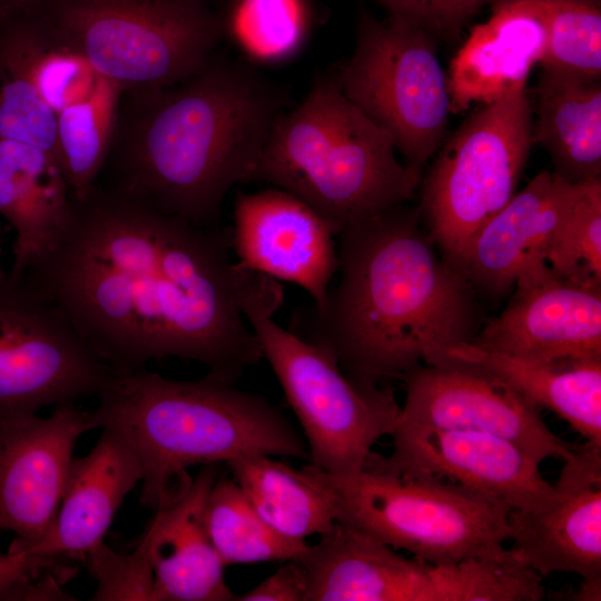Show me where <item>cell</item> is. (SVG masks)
Here are the masks:
<instances>
[{"instance_id":"277c9868","label":"cell","mask_w":601,"mask_h":601,"mask_svg":"<svg viewBox=\"0 0 601 601\" xmlns=\"http://www.w3.org/2000/svg\"><path fill=\"white\" fill-rule=\"evenodd\" d=\"M207 374L194 381L146 368L114 373L97 395L99 428L118 430L142 467L140 502L158 510L191 484L194 465L246 455L309 460L306 442L264 396Z\"/></svg>"},{"instance_id":"83f0119b","label":"cell","mask_w":601,"mask_h":601,"mask_svg":"<svg viewBox=\"0 0 601 601\" xmlns=\"http://www.w3.org/2000/svg\"><path fill=\"white\" fill-rule=\"evenodd\" d=\"M121 92L102 77L90 91L57 114V157L71 196L98 181L116 128Z\"/></svg>"},{"instance_id":"52a82bcc","label":"cell","mask_w":601,"mask_h":601,"mask_svg":"<svg viewBox=\"0 0 601 601\" xmlns=\"http://www.w3.org/2000/svg\"><path fill=\"white\" fill-rule=\"evenodd\" d=\"M36 7L56 42L121 93L190 78L223 35L207 0H37Z\"/></svg>"},{"instance_id":"8fae6325","label":"cell","mask_w":601,"mask_h":601,"mask_svg":"<svg viewBox=\"0 0 601 601\" xmlns=\"http://www.w3.org/2000/svg\"><path fill=\"white\" fill-rule=\"evenodd\" d=\"M114 373L58 306L7 276L0 285V426L47 405L97 396Z\"/></svg>"},{"instance_id":"7402d4cb","label":"cell","mask_w":601,"mask_h":601,"mask_svg":"<svg viewBox=\"0 0 601 601\" xmlns=\"http://www.w3.org/2000/svg\"><path fill=\"white\" fill-rule=\"evenodd\" d=\"M142 480L140 460L122 433L105 426L95 447L72 460L50 533L29 553L83 561L104 542L114 516Z\"/></svg>"},{"instance_id":"603a6c76","label":"cell","mask_w":601,"mask_h":601,"mask_svg":"<svg viewBox=\"0 0 601 601\" xmlns=\"http://www.w3.org/2000/svg\"><path fill=\"white\" fill-rule=\"evenodd\" d=\"M449 355L487 370L539 410L555 413L585 443L601 447V357L529 358L471 342Z\"/></svg>"},{"instance_id":"7c38bea8","label":"cell","mask_w":601,"mask_h":601,"mask_svg":"<svg viewBox=\"0 0 601 601\" xmlns=\"http://www.w3.org/2000/svg\"><path fill=\"white\" fill-rule=\"evenodd\" d=\"M402 380L405 401L397 422L495 435L539 464L549 457L565 461L579 449L550 431L538 407L474 363L451 357L420 365Z\"/></svg>"},{"instance_id":"f35d334b","label":"cell","mask_w":601,"mask_h":601,"mask_svg":"<svg viewBox=\"0 0 601 601\" xmlns=\"http://www.w3.org/2000/svg\"><path fill=\"white\" fill-rule=\"evenodd\" d=\"M31 1L32 0H0V10L22 7Z\"/></svg>"},{"instance_id":"9a60e30c","label":"cell","mask_w":601,"mask_h":601,"mask_svg":"<svg viewBox=\"0 0 601 601\" xmlns=\"http://www.w3.org/2000/svg\"><path fill=\"white\" fill-rule=\"evenodd\" d=\"M555 496L532 510L509 513L510 540L521 559L542 578L580 575L579 600H600L601 447L584 443L564 461Z\"/></svg>"},{"instance_id":"ffe728a7","label":"cell","mask_w":601,"mask_h":601,"mask_svg":"<svg viewBox=\"0 0 601 601\" xmlns=\"http://www.w3.org/2000/svg\"><path fill=\"white\" fill-rule=\"evenodd\" d=\"M294 560L306 574L305 601H430V563L338 522Z\"/></svg>"},{"instance_id":"8992f818","label":"cell","mask_w":601,"mask_h":601,"mask_svg":"<svg viewBox=\"0 0 601 601\" xmlns=\"http://www.w3.org/2000/svg\"><path fill=\"white\" fill-rule=\"evenodd\" d=\"M283 298L276 279L244 272L242 311L302 426L311 464L355 474L393 432L401 405L390 390L353 381L329 353L278 325L273 315Z\"/></svg>"},{"instance_id":"6da1fadb","label":"cell","mask_w":601,"mask_h":601,"mask_svg":"<svg viewBox=\"0 0 601 601\" xmlns=\"http://www.w3.org/2000/svg\"><path fill=\"white\" fill-rule=\"evenodd\" d=\"M231 231L169 215L97 183L65 225L7 276L58 306L116 373L195 361L235 383L262 356L240 305Z\"/></svg>"},{"instance_id":"7a4b0ae2","label":"cell","mask_w":601,"mask_h":601,"mask_svg":"<svg viewBox=\"0 0 601 601\" xmlns=\"http://www.w3.org/2000/svg\"><path fill=\"white\" fill-rule=\"evenodd\" d=\"M338 237V283L311 306L304 338L349 378L381 386L474 338V288L437 256L418 207L396 205Z\"/></svg>"},{"instance_id":"3957f363","label":"cell","mask_w":601,"mask_h":601,"mask_svg":"<svg viewBox=\"0 0 601 601\" xmlns=\"http://www.w3.org/2000/svg\"><path fill=\"white\" fill-rule=\"evenodd\" d=\"M97 183L204 227L250 181L283 97L254 70L214 58L174 86L121 93Z\"/></svg>"},{"instance_id":"d590c367","label":"cell","mask_w":601,"mask_h":601,"mask_svg":"<svg viewBox=\"0 0 601 601\" xmlns=\"http://www.w3.org/2000/svg\"><path fill=\"white\" fill-rule=\"evenodd\" d=\"M388 16L403 18L436 40H453L483 8L494 0H374Z\"/></svg>"},{"instance_id":"4316f807","label":"cell","mask_w":601,"mask_h":601,"mask_svg":"<svg viewBox=\"0 0 601 601\" xmlns=\"http://www.w3.org/2000/svg\"><path fill=\"white\" fill-rule=\"evenodd\" d=\"M226 464L254 509L280 534L305 541L337 521L334 497L311 464L296 470L268 455L240 456Z\"/></svg>"},{"instance_id":"5bb4252c","label":"cell","mask_w":601,"mask_h":601,"mask_svg":"<svg viewBox=\"0 0 601 601\" xmlns=\"http://www.w3.org/2000/svg\"><path fill=\"white\" fill-rule=\"evenodd\" d=\"M92 428L95 412L73 402L0 426V529L16 534L8 551H29L50 533L77 440Z\"/></svg>"},{"instance_id":"cb8c5ba5","label":"cell","mask_w":601,"mask_h":601,"mask_svg":"<svg viewBox=\"0 0 601 601\" xmlns=\"http://www.w3.org/2000/svg\"><path fill=\"white\" fill-rule=\"evenodd\" d=\"M70 198L52 155L0 138V214L16 230L10 270L21 268L57 236L69 215Z\"/></svg>"},{"instance_id":"9c48e42d","label":"cell","mask_w":601,"mask_h":601,"mask_svg":"<svg viewBox=\"0 0 601 601\" xmlns=\"http://www.w3.org/2000/svg\"><path fill=\"white\" fill-rule=\"evenodd\" d=\"M532 130L528 88L514 90L471 114L422 177V220L455 268L475 233L516 193Z\"/></svg>"},{"instance_id":"60d3db41","label":"cell","mask_w":601,"mask_h":601,"mask_svg":"<svg viewBox=\"0 0 601 601\" xmlns=\"http://www.w3.org/2000/svg\"><path fill=\"white\" fill-rule=\"evenodd\" d=\"M209 2V0H207Z\"/></svg>"},{"instance_id":"d6986e66","label":"cell","mask_w":601,"mask_h":601,"mask_svg":"<svg viewBox=\"0 0 601 601\" xmlns=\"http://www.w3.org/2000/svg\"><path fill=\"white\" fill-rule=\"evenodd\" d=\"M545 48V16L539 0H494L489 19L474 26L451 60V112L526 88Z\"/></svg>"},{"instance_id":"8d00e7d4","label":"cell","mask_w":601,"mask_h":601,"mask_svg":"<svg viewBox=\"0 0 601 601\" xmlns=\"http://www.w3.org/2000/svg\"><path fill=\"white\" fill-rule=\"evenodd\" d=\"M61 561L29 552H0V599L14 600L43 573L62 568Z\"/></svg>"},{"instance_id":"d6a6232c","label":"cell","mask_w":601,"mask_h":601,"mask_svg":"<svg viewBox=\"0 0 601 601\" xmlns=\"http://www.w3.org/2000/svg\"><path fill=\"white\" fill-rule=\"evenodd\" d=\"M542 263L565 278L601 284V177L585 181Z\"/></svg>"},{"instance_id":"74e56055","label":"cell","mask_w":601,"mask_h":601,"mask_svg":"<svg viewBox=\"0 0 601 601\" xmlns=\"http://www.w3.org/2000/svg\"><path fill=\"white\" fill-rule=\"evenodd\" d=\"M307 581L296 560L286 561L274 574L252 590L235 595L237 601H305Z\"/></svg>"},{"instance_id":"f1b7e54d","label":"cell","mask_w":601,"mask_h":601,"mask_svg":"<svg viewBox=\"0 0 601 601\" xmlns=\"http://www.w3.org/2000/svg\"><path fill=\"white\" fill-rule=\"evenodd\" d=\"M206 526L223 564L289 561L306 546L273 529L234 479H217L207 499Z\"/></svg>"},{"instance_id":"2e32d148","label":"cell","mask_w":601,"mask_h":601,"mask_svg":"<svg viewBox=\"0 0 601 601\" xmlns=\"http://www.w3.org/2000/svg\"><path fill=\"white\" fill-rule=\"evenodd\" d=\"M513 287L503 312L471 343L529 358L601 357V284L565 278L538 262Z\"/></svg>"},{"instance_id":"836d02e7","label":"cell","mask_w":601,"mask_h":601,"mask_svg":"<svg viewBox=\"0 0 601 601\" xmlns=\"http://www.w3.org/2000/svg\"><path fill=\"white\" fill-rule=\"evenodd\" d=\"M85 562L98 583L91 600L154 601V572L142 540L127 554L102 542L87 553Z\"/></svg>"},{"instance_id":"e575fe53","label":"cell","mask_w":601,"mask_h":601,"mask_svg":"<svg viewBox=\"0 0 601 601\" xmlns=\"http://www.w3.org/2000/svg\"><path fill=\"white\" fill-rule=\"evenodd\" d=\"M41 20L45 42L36 59L33 76L42 99L57 116L63 108L86 96L99 76L82 58L59 46L42 17Z\"/></svg>"},{"instance_id":"ab89813d","label":"cell","mask_w":601,"mask_h":601,"mask_svg":"<svg viewBox=\"0 0 601 601\" xmlns=\"http://www.w3.org/2000/svg\"><path fill=\"white\" fill-rule=\"evenodd\" d=\"M7 274L3 272L0 263V285L6 280Z\"/></svg>"},{"instance_id":"5b68a950","label":"cell","mask_w":601,"mask_h":601,"mask_svg":"<svg viewBox=\"0 0 601 601\" xmlns=\"http://www.w3.org/2000/svg\"><path fill=\"white\" fill-rule=\"evenodd\" d=\"M396 152L392 136L324 77L276 120L252 180L294 195L338 235L414 197L422 169Z\"/></svg>"},{"instance_id":"ac0fdd59","label":"cell","mask_w":601,"mask_h":601,"mask_svg":"<svg viewBox=\"0 0 601 601\" xmlns=\"http://www.w3.org/2000/svg\"><path fill=\"white\" fill-rule=\"evenodd\" d=\"M584 184L540 171L475 233L456 269L486 294L512 288L525 269L542 262Z\"/></svg>"},{"instance_id":"4dcf8cb0","label":"cell","mask_w":601,"mask_h":601,"mask_svg":"<svg viewBox=\"0 0 601 601\" xmlns=\"http://www.w3.org/2000/svg\"><path fill=\"white\" fill-rule=\"evenodd\" d=\"M237 46L250 58L276 62L290 58L309 30L307 0H229L221 18Z\"/></svg>"},{"instance_id":"4fadbf2b","label":"cell","mask_w":601,"mask_h":601,"mask_svg":"<svg viewBox=\"0 0 601 601\" xmlns=\"http://www.w3.org/2000/svg\"><path fill=\"white\" fill-rule=\"evenodd\" d=\"M391 436L392 453L383 456L372 452L363 470L450 479L511 511L536 509L555 496L554 485L540 473V464L505 439L401 422Z\"/></svg>"},{"instance_id":"484cf974","label":"cell","mask_w":601,"mask_h":601,"mask_svg":"<svg viewBox=\"0 0 601 601\" xmlns=\"http://www.w3.org/2000/svg\"><path fill=\"white\" fill-rule=\"evenodd\" d=\"M35 1L0 10V138L36 146L57 160V117L33 76L45 42Z\"/></svg>"},{"instance_id":"44dd1931","label":"cell","mask_w":601,"mask_h":601,"mask_svg":"<svg viewBox=\"0 0 601 601\" xmlns=\"http://www.w3.org/2000/svg\"><path fill=\"white\" fill-rule=\"evenodd\" d=\"M218 476V464L203 465L179 497L156 510L141 539L154 572V601L234 600L205 520Z\"/></svg>"},{"instance_id":"30bf717a","label":"cell","mask_w":601,"mask_h":601,"mask_svg":"<svg viewBox=\"0 0 601 601\" xmlns=\"http://www.w3.org/2000/svg\"><path fill=\"white\" fill-rule=\"evenodd\" d=\"M355 48L334 79L343 95L393 138L406 165L422 169L445 140L451 114L437 40L395 16L361 11Z\"/></svg>"},{"instance_id":"f546056e","label":"cell","mask_w":601,"mask_h":601,"mask_svg":"<svg viewBox=\"0 0 601 601\" xmlns=\"http://www.w3.org/2000/svg\"><path fill=\"white\" fill-rule=\"evenodd\" d=\"M542 579L510 548L500 558L431 564L430 601H540Z\"/></svg>"},{"instance_id":"d4e9b609","label":"cell","mask_w":601,"mask_h":601,"mask_svg":"<svg viewBox=\"0 0 601 601\" xmlns=\"http://www.w3.org/2000/svg\"><path fill=\"white\" fill-rule=\"evenodd\" d=\"M533 145L569 183L601 177V79L580 80L541 70L534 88Z\"/></svg>"},{"instance_id":"e0dca14e","label":"cell","mask_w":601,"mask_h":601,"mask_svg":"<svg viewBox=\"0 0 601 601\" xmlns=\"http://www.w3.org/2000/svg\"><path fill=\"white\" fill-rule=\"evenodd\" d=\"M334 234L309 206L270 188L235 200L231 247L248 270L302 287L319 306L337 269Z\"/></svg>"},{"instance_id":"ba28073f","label":"cell","mask_w":601,"mask_h":601,"mask_svg":"<svg viewBox=\"0 0 601 601\" xmlns=\"http://www.w3.org/2000/svg\"><path fill=\"white\" fill-rule=\"evenodd\" d=\"M311 466L334 497L336 522L417 560L444 565L508 552L511 509L500 501L428 475H334Z\"/></svg>"},{"instance_id":"1f68e13d","label":"cell","mask_w":601,"mask_h":601,"mask_svg":"<svg viewBox=\"0 0 601 601\" xmlns=\"http://www.w3.org/2000/svg\"><path fill=\"white\" fill-rule=\"evenodd\" d=\"M545 16L542 70L601 79V0H539Z\"/></svg>"}]
</instances>
